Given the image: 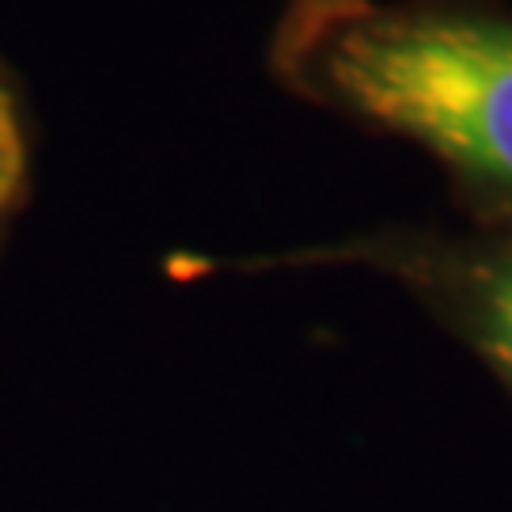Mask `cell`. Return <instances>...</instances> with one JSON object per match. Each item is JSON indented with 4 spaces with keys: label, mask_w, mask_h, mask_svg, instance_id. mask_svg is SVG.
Returning a JSON list of instances; mask_svg holds the SVG:
<instances>
[{
    "label": "cell",
    "mask_w": 512,
    "mask_h": 512,
    "mask_svg": "<svg viewBox=\"0 0 512 512\" xmlns=\"http://www.w3.org/2000/svg\"><path fill=\"white\" fill-rule=\"evenodd\" d=\"M277 88L433 156L471 220H512V8L501 0H289Z\"/></svg>",
    "instance_id": "cell-1"
},
{
    "label": "cell",
    "mask_w": 512,
    "mask_h": 512,
    "mask_svg": "<svg viewBox=\"0 0 512 512\" xmlns=\"http://www.w3.org/2000/svg\"><path fill=\"white\" fill-rule=\"evenodd\" d=\"M319 266H353L395 281L512 391V220H467L456 232L391 228L232 262V270Z\"/></svg>",
    "instance_id": "cell-2"
},
{
    "label": "cell",
    "mask_w": 512,
    "mask_h": 512,
    "mask_svg": "<svg viewBox=\"0 0 512 512\" xmlns=\"http://www.w3.org/2000/svg\"><path fill=\"white\" fill-rule=\"evenodd\" d=\"M31 186V126L16 76L0 61V243L27 202Z\"/></svg>",
    "instance_id": "cell-3"
}]
</instances>
